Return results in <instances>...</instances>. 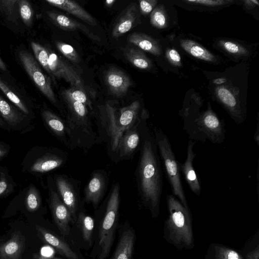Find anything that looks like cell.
I'll use <instances>...</instances> for the list:
<instances>
[{
  "label": "cell",
  "instance_id": "cell-1",
  "mask_svg": "<svg viewBox=\"0 0 259 259\" xmlns=\"http://www.w3.org/2000/svg\"><path fill=\"white\" fill-rule=\"evenodd\" d=\"M148 116L141 123L142 141L136 171L138 194L153 217L158 215L162 193L163 179L160 157L154 133L147 124Z\"/></svg>",
  "mask_w": 259,
  "mask_h": 259
},
{
  "label": "cell",
  "instance_id": "cell-2",
  "mask_svg": "<svg viewBox=\"0 0 259 259\" xmlns=\"http://www.w3.org/2000/svg\"><path fill=\"white\" fill-rule=\"evenodd\" d=\"M168 217L165 223L167 238L178 246L190 248L193 244L190 210L173 195L168 194Z\"/></svg>",
  "mask_w": 259,
  "mask_h": 259
},
{
  "label": "cell",
  "instance_id": "cell-3",
  "mask_svg": "<svg viewBox=\"0 0 259 259\" xmlns=\"http://www.w3.org/2000/svg\"><path fill=\"white\" fill-rule=\"evenodd\" d=\"M183 129L192 140H209L213 144H221L225 137L223 121L210 110L194 117H185Z\"/></svg>",
  "mask_w": 259,
  "mask_h": 259
},
{
  "label": "cell",
  "instance_id": "cell-4",
  "mask_svg": "<svg viewBox=\"0 0 259 259\" xmlns=\"http://www.w3.org/2000/svg\"><path fill=\"white\" fill-rule=\"evenodd\" d=\"M156 144L162 161L163 169L170 184L173 195L186 208H189L184 188L181 181L179 161L176 159L169 141L162 130L154 128Z\"/></svg>",
  "mask_w": 259,
  "mask_h": 259
},
{
  "label": "cell",
  "instance_id": "cell-5",
  "mask_svg": "<svg viewBox=\"0 0 259 259\" xmlns=\"http://www.w3.org/2000/svg\"><path fill=\"white\" fill-rule=\"evenodd\" d=\"M120 203V186L114 184L108 197L106 210L99 236L98 259H106L112 246Z\"/></svg>",
  "mask_w": 259,
  "mask_h": 259
},
{
  "label": "cell",
  "instance_id": "cell-6",
  "mask_svg": "<svg viewBox=\"0 0 259 259\" xmlns=\"http://www.w3.org/2000/svg\"><path fill=\"white\" fill-rule=\"evenodd\" d=\"M31 46L37 60L51 76L63 78L71 85L84 90L79 75L56 54L34 41L31 42Z\"/></svg>",
  "mask_w": 259,
  "mask_h": 259
},
{
  "label": "cell",
  "instance_id": "cell-7",
  "mask_svg": "<svg viewBox=\"0 0 259 259\" xmlns=\"http://www.w3.org/2000/svg\"><path fill=\"white\" fill-rule=\"evenodd\" d=\"M66 160V154L60 149L35 147L27 153L22 165L24 172L39 175L60 167Z\"/></svg>",
  "mask_w": 259,
  "mask_h": 259
},
{
  "label": "cell",
  "instance_id": "cell-8",
  "mask_svg": "<svg viewBox=\"0 0 259 259\" xmlns=\"http://www.w3.org/2000/svg\"><path fill=\"white\" fill-rule=\"evenodd\" d=\"M53 182L61 200L68 209L73 221L77 220L80 202L78 181L66 175H54Z\"/></svg>",
  "mask_w": 259,
  "mask_h": 259
},
{
  "label": "cell",
  "instance_id": "cell-9",
  "mask_svg": "<svg viewBox=\"0 0 259 259\" xmlns=\"http://www.w3.org/2000/svg\"><path fill=\"white\" fill-rule=\"evenodd\" d=\"M19 57L25 71L37 87L51 102L56 104L57 100L50 79L43 73L32 55L22 50L19 53Z\"/></svg>",
  "mask_w": 259,
  "mask_h": 259
},
{
  "label": "cell",
  "instance_id": "cell-10",
  "mask_svg": "<svg viewBox=\"0 0 259 259\" xmlns=\"http://www.w3.org/2000/svg\"><path fill=\"white\" fill-rule=\"evenodd\" d=\"M48 184L49 206L53 218L60 233L64 236L68 235L70 223L73 220L68 209L57 193L53 180L48 179Z\"/></svg>",
  "mask_w": 259,
  "mask_h": 259
},
{
  "label": "cell",
  "instance_id": "cell-11",
  "mask_svg": "<svg viewBox=\"0 0 259 259\" xmlns=\"http://www.w3.org/2000/svg\"><path fill=\"white\" fill-rule=\"evenodd\" d=\"M146 115L147 113L143 112L140 120L123 133L119 143L116 161L131 158L140 149L142 141L141 123Z\"/></svg>",
  "mask_w": 259,
  "mask_h": 259
},
{
  "label": "cell",
  "instance_id": "cell-12",
  "mask_svg": "<svg viewBox=\"0 0 259 259\" xmlns=\"http://www.w3.org/2000/svg\"><path fill=\"white\" fill-rule=\"evenodd\" d=\"M107 181L105 172L100 170L94 171L84 188V200L96 206L104 195Z\"/></svg>",
  "mask_w": 259,
  "mask_h": 259
},
{
  "label": "cell",
  "instance_id": "cell-13",
  "mask_svg": "<svg viewBox=\"0 0 259 259\" xmlns=\"http://www.w3.org/2000/svg\"><path fill=\"white\" fill-rule=\"evenodd\" d=\"M194 144L195 142L192 140H189L186 160L183 163L179 162L178 163L180 172H182L190 189L193 193L199 196L201 192V185L193 164L196 156V153L193 151Z\"/></svg>",
  "mask_w": 259,
  "mask_h": 259
},
{
  "label": "cell",
  "instance_id": "cell-14",
  "mask_svg": "<svg viewBox=\"0 0 259 259\" xmlns=\"http://www.w3.org/2000/svg\"><path fill=\"white\" fill-rule=\"evenodd\" d=\"M37 235L45 243L52 246L58 253L68 259H79L64 240L39 226H36Z\"/></svg>",
  "mask_w": 259,
  "mask_h": 259
},
{
  "label": "cell",
  "instance_id": "cell-15",
  "mask_svg": "<svg viewBox=\"0 0 259 259\" xmlns=\"http://www.w3.org/2000/svg\"><path fill=\"white\" fill-rule=\"evenodd\" d=\"M140 109V102L135 101L120 109L119 115L117 114L116 125L121 137L125 131L135 124L141 118L143 112L139 115Z\"/></svg>",
  "mask_w": 259,
  "mask_h": 259
},
{
  "label": "cell",
  "instance_id": "cell-16",
  "mask_svg": "<svg viewBox=\"0 0 259 259\" xmlns=\"http://www.w3.org/2000/svg\"><path fill=\"white\" fill-rule=\"evenodd\" d=\"M41 115L50 131L64 144L70 148L65 121L48 109H43Z\"/></svg>",
  "mask_w": 259,
  "mask_h": 259
},
{
  "label": "cell",
  "instance_id": "cell-17",
  "mask_svg": "<svg viewBox=\"0 0 259 259\" xmlns=\"http://www.w3.org/2000/svg\"><path fill=\"white\" fill-rule=\"evenodd\" d=\"M0 115L10 128L21 131L29 126L26 115L18 112L1 96Z\"/></svg>",
  "mask_w": 259,
  "mask_h": 259
},
{
  "label": "cell",
  "instance_id": "cell-18",
  "mask_svg": "<svg viewBox=\"0 0 259 259\" xmlns=\"http://www.w3.org/2000/svg\"><path fill=\"white\" fill-rule=\"evenodd\" d=\"M105 80L111 92L116 96L125 94L132 85L128 76L117 68H111L107 71Z\"/></svg>",
  "mask_w": 259,
  "mask_h": 259
},
{
  "label": "cell",
  "instance_id": "cell-19",
  "mask_svg": "<svg viewBox=\"0 0 259 259\" xmlns=\"http://www.w3.org/2000/svg\"><path fill=\"white\" fill-rule=\"evenodd\" d=\"M25 239L18 232H15L11 238L0 245V259H21Z\"/></svg>",
  "mask_w": 259,
  "mask_h": 259
},
{
  "label": "cell",
  "instance_id": "cell-20",
  "mask_svg": "<svg viewBox=\"0 0 259 259\" xmlns=\"http://www.w3.org/2000/svg\"><path fill=\"white\" fill-rule=\"evenodd\" d=\"M47 14L51 20L60 28L67 30H79L83 31L91 39L100 41L99 36L91 32L85 26L68 16L54 11Z\"/></svg>",
  "mask_w": 259,
  "mask_h": 259
},
{
  "label": "cell",
  "instance_id": "cell-21",
  "mask_svg": "<svg viewBox=\"0 0 259 259\" xmlns=\"http://www.w3.org/2000/svg\"><path fill=\"white\" fill-rule=\"evenodd\" d=\"M50 5L71 14L88 24L95 26L97 22L93 17L79 4L69 0H46Z\"/></svg>",
  "mask_w": 259,
  "mask_h": 259
},
{
  "label": "cell",
  "instance_id": "cell-22",
  "mask_svg": "<svg viewBox=\"0 0 259 259\" xmlns=\"http://www.w3.org/2000/svg\"><path fill=\"white\" fill-rule=\"evenodd\" d=\"M135 240L134 232L127 229L122 232L112 259H132Z\"/></svg>",
  "mask_w": 259,
  "mask_h": 259
},
{
  "label": "cell",
  "instance_id": "cell-23",
  "mask_svg": "<svg viewBox=\"0 0 259 259\" xmlns=\"http://www.w3.org/2000/svg\"><path fill=\"white\" fill-rule=\"evenodd\" d=\"M136 6L134 4H131L126 8L113 27L112 30L113 37H119L133 27L136 21Z\"/></svg>",
  "mask_w": 259,
  "mask_h": 259
},
{
  "label": "cell",
  "instance_id": "cell-24",
  "mask_svg": "<svg viewBox=\"0 0 259 259\" xmlns=\"http://www.w3.org/2000/svg\"><path fill=\"white\" fill-rule=\"evenodd\" d=\"M127 40L142 50L154 55L157 56L161 54V50L157 42L146 34L134 33L128 36Z\"/></svg>",
  "mask_w": 259,
  "mask_h": 259
},
{
  "label": "cell",
  "instance_id": "cell-25",
  "mask_svg": "<svg viewBox=\"0 0 259 259\" xmlns=\"http://www.w3.org/2000/svg\"><path fill=\"white\" fill-rule=\"evenodd\" d=\"M181 45L187 52L195 58L209 62L215 60V56L212 54L193 41L182 40Z\"/></svg>",
  "mask_w": 259,
  "mask_h": 259
},
{
  "label": "cell",
  "instance_id": "cell-26",
  "mask_svg": "<svg viewBox=\"0 0 259 259\" xmlns=\"http://www.w3.org/2000/svg\"><path fill=\"white\" fill-rule=\"evenodd\" d=\"M124 55L126 59L137 68L146 69L151 66L149 59L139 49L126 47L124 50Z\"/></svg>",
  "mask_w": 259,
  "mask_h": 259
},
{
  "label": "cell",
  "instance_id": "cell-27",
  "mask_svg": "<svg viewBox=\"0 0 259 259\" xmlns=\"http://www.w3.org/2000/svg\"><path fill=\"white\" fill-rule=\"evenodd\" d=\"M76 220L78 221L84 240L90 242L92 239L94 228L93 219L82 212H80L77 214Z\"/></svg>",
  "mask_w": 259,
  "mask_h": 259
},
{
  "label": "cell",
  "instance_id": "cell-28",
  "mask_svg": "<svg viewBox=\"0 0 259 259\" xmlns=\"http://www.w3.org/2000/svg\"><path fill=\"white\" fill-rule=\"evenodd\" d=\"M0 90L24 114L28 115L29 111L25 104L12 90L0 79Z\"/></svg>",
  "mask_w": 259,
  "mask_h": 259
},
{
  "label": "cell",
  "instance_id": "cell-29",
  "mask_svg": "<svg viewBox=\"0 0 259 259\" xmlns=\"http://www.w3.org/2000/svg\"><path fill=\"white\" fill-rule=\"evenodd\" d=\"M41 204V198L37 189L31 185L26 194V206L29 211H35L38 209Z\"/></svg>",
  "mask_w": 259,
  "mask_h": 259
},
{
  "label": "cell",
  "instance_id": "cell-30",
  "mask_svg": "<svg viewBox=\"0 0 259 259\" xmlns=\"http://www.w3.org/2000/svg\"><path fill=\"white\" fill-rule=\"evenodd\" d=\"M64 97L79 102L92 110V103L83 90L79 89H71L63 92Z\"/></svg>",
  "mask_w": 259,
  "mask_h": 259
},
{
  "label": "cell",
  "instance_id": "cell-31",
  "mask_svg": "<svg viewBox=\"0 0 259 259\" xmlns=\"http://www.w3.org/2000/svg\"><path fill=\"white\" fill-rule=\"evenodd\" d=\"M56 46L58 50L70 61L74 63L79 62L80 59L78 53L71 45L57 41Z\"/></svg>",
  "mask_w": 259,
  "mask_h": 259
},
{
  "label": "cell",
  "instance_id": "cell-32",
  "mask_svg": "<svg viewBox=\"0 0 259 259\" xmlns=\"http://www.w3.org/2000/svg\"><path fill=\"white\" fill-rule=\"evenodd\" d=\"M19 12L24 23L28 26L31 25L33 11L29 3L26 0L18 1Z\"/></svg>",
  "mask_w": 259,
  "mask_h": 259
},
{
  "label": "cell",
  "instance_id": "cell-33",
  "mask_svg": "<svg viewBox=\"0 0 259 259\" xmlns=\"http://www.w3.org/2000/svg\"><path fill=\"white\" fill-rule=\"evenodd\" d=\"M18 2L16 0L0 1L1 8L9 20L15 19V7Z\"/></svg>",
  "mask_w": 259,
  "mask_h": 259
},
{
  "label": "cell",
  "instance_id": "cell-34",
  "mask_svg": "<svg viewBox=\"0 0 259 259\" xmlns=\"http://www.w3.org/2000/svg\"><path fill=\"white\" fill-rule=\"evenodd\" d=\"M151 22L156 27H164L166 24V19L163 12L158 9L154 10L151 15Z\"/></svg>",
  "mask_w": 259,
  "mask_h": 259
},
{
  "label": "cell",
  "instance_id": "cell-35",
  "mask_svg": "<svg viewBox=\"0 0 259 259\" xmlns=\"http://www.w3.org/2000/svg\"><path fill=\"white\" fill-rule=\"evenodd\" d=\"M12 184L9 182L6 174L1 172L0 174V197L3 196L12 190Z\"/></svg>",
  "mask_w": 259,
  "mask_h": 259
},
{
  "label": "cell",
  "instance_id": "cell-36",
  "mask_svg": "<svg viewBox=\"0 0 259 259\" xmlns=\"http://www.w3.org/2000/svg\"><path fill=\"white\" fill-rule=\"evenodd\" d=\"M219 255V259H243L238 252L227 248H221Z\"/></svg>",
  "mask_w": 259,
  "mask_h": 259
},
{
  "label": "cell",
  "instance_id": "cell-37",
  "mask_svg": "<svg viewBox=\"0 0 259 259\" xmlns=\"http://www.w3.org/2000/svg\"><path fill=\"white\" fill-rule=\"evenodd\" d=\"M186 3L199 4L208 7H217L222 6L228 3H231V1H212V0H188L185 1Z\"/></svg>",
  "mask_w": 259,
  "mask_h": 259
},
{
  "label": "cell",
  "instance_id": "cell-38",
  "mask_svg": "<svg viewBox=\"0 0 259 259\" xmlns=\"http://www.w3.org/2000/svg\"><path fill=\"white\" fill-rule=\"evenodd\" d=\"M222 45L226 51L230 53L239 54L243 52L242 48L237 44L231 41H223L222 42Z\"/></svg>",
  "mask_w": 259,
  "mask_h": 259
},
{
  "label": "cell",
  "instance_id": "cell-39",
  "mask_svg": "<svg viewBox=\"0 0 259 259\" xmlns=\"http://www.w3.org/2000/svg\"><path fill=\"white\" fill-rule=\"evenodd\" d=\"M156 2V1H141L139 5L141 13L144 15L150 13L155 6Z\"/></svg>",
  "mask_w": 259,
  "mask_h": 259
},
{
  "label": "cell",
  "instance_id": "cell-40",
  "mask_svg": "<svg viewBox=\"0 0 259 259\" xmlns=\"http://www.w3.org/2000/svg\"><path fill=\"white\" fill-rule=\"evenodd\" d=\"M168 58L175 64H179L181 58L179 53L175 49H170L168 52Z\"/></svg>",
  "mask_w": 259,
  "mask_h": 259
},
{
  "label": "cell",
  "instance_id": "cell-41",
  "mask_svg": "<svg viewBox=\"0 0 259 259\" xmlns=\"http://www.w3.org/2000/svg\"><path fill=\"white\" fill-rule=\"evenodd\" d=\"M9 148L8 145L0 142V160L4 158L8 153Z\"/></svg>",
  "mask_w": 259,
  "mask_h": 259
},
{
  "label": "cell",
  "instance_id": "cell-42",
  "mask_svg": "<svg viewBox=\"0 0 259 259\" xmlns=\"http://www.w3.org/2000/svg\"><path fill=\"white\" fill-rule=\"evenodd\" d=\"M33 257L35 259H60L56 257H52L47 256H45L40 254H34Z\"/></svg>",
  "mask_w": 259,
  "mask_h": 259
},
{
  "label": "cell",
  "instance_id": "cell-43",
  "mask_svg": "<svg viewBox=\"0 0 259 259\" xmlns=\"http://www.w3.org/2000/svg\"><path fill=\"white\" fill-rule=\"evenodd\" d=\"M226 81V79L223 78H220L215 79L213 82L216 84H220Z\"/></svg>",
  "mask_w": 259,
  "mask_h": 259
},
{
  "label": "cell",
  "instance_id": "cell-44",
  "mask_svg": "<svg viewBox=\"0 0 259 259\" xmlns=\"http://www.w3.org/2000/svg\"><path fill=\"white\" fill-rule=\"evenodd\" d=\"M0 127L5 129H9V126L5 123V122L3 120L2 117L0 115Z\"/></svg>",
  "mask_w": 259,
  "mask_h": 259
},
{
  "label": "cell",
  "instance_id": "cell-45",
  "mask_svg": "<svg viewBox=\"0 0 259 259\" xmlns=\"http://www.w3.org/2000/svg\"><path fill=\"white\" fill-rule=\"evenodd\" d=\"M0 69L3 71H6L7 70V67L6 66L5 63L2 60V59L0 57Z\"/></svg>",
  "mask_w": 259,
  "mask_h": 259
},
{
  "label": "cell",
  "instance_id": "cell-46",
  "mask_svg": "<svg viewBox=\"0 0 259 259\" xmlns=\"http://www.w3.org/2000/svg\"><path fill=\"white\" fill-rule=\"evenodd\" d=\"M258 136H259L258 127V125H257L256 130L255 131V134H254V139H255V140L257 144H258V139H259Z\"/></svg>",
  "mask_w": 259,
  "mask_h": 259
},
{
  "label": "cell",
  "instance_id": "cell-47",
  "mask_svg": "<svg viewBox=\"0 0 259 259\" xmlns=\"http://www.w3.org/2000/svg\"><path fill=\"white\" fill-rule=\"evenodd\" d=\"M115 2V1L114 0H107L105 2V3L107 6H111V5H112Z\"/></svg>",
  "mask_w": 259,
  "mask_h": 259
},
{
  "label": "cell",
  "instance_id": "cell-48",
  "mask_svg": "<svg viewBox=\"0 0 259 259\" xmlns=\"http://www.w3.org/2000/svg\"><path fill=\"white\" fill-rule=\"evenodd\" d=\"M255 252L253 253V255L250 256L249 257V259H258V257H257L256 258H255V257L258 255V252L256 253V254L255 255Z\"/></svg>",
  "mask_w": 259,
  "mask_h": 259
},
{
  "label": "cell",
  "instance_id": "cell-49",
  "mask_svg": "<svg viewBox=\"0 0 259 259\" xmlns=\"http://www.w3.org/2000/svg\"><path fill=\"white\" fill-rule=\"evenodd\" d=\"M251 2L254 4H256L257 6H258L259 4H258V1H256V0H251Z\"/></svg>",
  "mask_w": 259,
  "mask_h": 259
}]
</instances>
